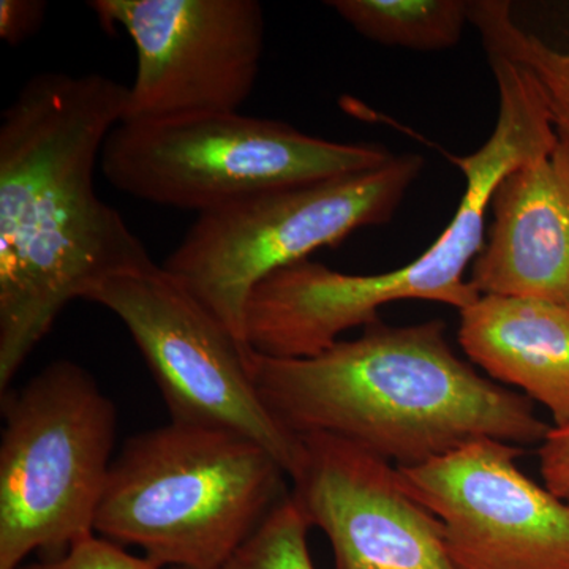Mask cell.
Wrapping results in <instances>:
<instances>
[{
  "instance_id": "1",
  "label": "cell",
  "mask_w": 569,
  "mask_h": 569,
  "mask_svg": "<svg viewBox=\"0 0 569 569\" xmlns=\"http://www.w3.org/2000/svg\"><path fill=\"white\" fill-rule=\"evenodd\" d=\"M129 86L100 73L43 71L0 118V391L70 302L153 263L96 190L104 142L126 119Z\"/></svg>"
},
{
  "instance_id": "2",
  "label": "cell",
  "mask_w": 569,
  "mask_h": 569,
  "mask_svg": "<svg viewBox=\"0 0 569 569\" xmlns=\"http://www.w3.org/2000/svg\"><path fill=\"white\" fill-rule=\"evenodd\" d=\"M250 367L261 402L287 432L339 437L400 470L477 440L539 447L552 429L529 397L460 359L441 320H378L312 358L252 351Z\"/></svg>"
},
{
  "instance_id": "3",
  "label": "cell",
  "mask_w": 569,
  "mask_h": 569,
  "mask_svg": "<svg viewBox=\"0 0 569 569\" xmlns=\"http://www.w3.org/2000/svg\"><path fill=\"white\" fill-rule=\"evenodd\" d=\"M288 481L249 437L170 421L122 445L93 533L159 568L219 569L290 496Z\"/></svg>"
},
{
  "instance_id": "4",
  "label": "cell",
  "mask_w": 569,
  "mask_h": 569,
  "mask_svg": "<svg viewBox=\"0 0 569 569\" xmlns=\"http://www.w3.org/2000/svg\"><path fill=\"white\" fill-rule=\"evenodd\" d=\"M0 569L58 557L91 537L114 460L118 411L73 361L2 392Z\"/></svg>"
},
{
  "instance_id": "5",
  "label": "cell",
  "mask_w": 569,
  "mask_h": 569,
  "mask_svg": "<svg viewBox=\"0 0 569 569\" xmlns=\"http://www.w3.org/2000/svg\"><path fill=\"white\" fill-rule=\"evenodd\" d=\"M422 168L421 156L402 153L373 170L250 194L198 213L162 266L249 350L244 317L254 287L362 228L391 222Z\"/></svg>"
},
{
  "instance_id": "6",
  "label": "cell",
  "mask_w": 569,
  "mask_h": 569,
  "mask_svg": "<svg viewBox=\"0 0 569 569\" xmlns=\"http://www.w3.org/2000/svg\"><path fill=\"white\" fill-rule=\"evenodd\" d=\"M376 142H337L241 112L122 121L104 142L102 173L137 200L203 213L250 194L383 167Z\"/></svg>"
},
{
  "instance_id": "7",
  "label": "cell",
  "mask_w": 569,
  "mask_h": 569,
  "mask_svg": "<svg viewBox=\"0 0 569 569\" xmlns=\"http://www.w3.org/2000/svg\"><path fill=\"white\" fill-rule=\"evenodd\" d=\"M82 301L104 307L126 326L171 421L249 437L282 463L288 477L293 475L301 438L287 432L261 402L252 351L163 266L107 277Z\"/></svg>"
},
{
  "instance_id": "8",
  "label": "cell",
  "mask_w": 569,
  "mask_h": 569,
  "mask_svg": "<svg viewBox=\"0 0 569 569\" xmlns=\"http://www.w3.org/2000/svg\"><path fill=\"white\" fill-rule=\"evenodd\" d=\"M107 31L122 29L137 51L123 121H167L239 112L264 54L257 0H92Z\"/></svg>"
},
{
  "instance_id": "9",
  "label": "cell",
  "mask_w": 569,
  "mask_h": 569,
  "mask_svg": "<svg viewBox=\"0 0 569 569\" xmlns=\"http://www.w3.org/2000/svg\"><path fill=\"white\" fill-rule=\"evenodd\" d=\"M482 246V223L459 212L425 253L395 271L346 274L310 258L279 269L247 302V348L264 358H312L399 301H432L462 312L481 296L466 274Z\"/></svg>"
},
{
  "instance_id": "10",
  "label": "cell",
  "mask_w": 569,
  "mask_h": 569,
  "mask_svg": "<svg viewBox=\"0 0 569 569\" xmlns=\"http://www.w3.org/2000/svg\"><path fill=\"white\" fill-rule=\"evenodd\" d=\"M523 448L477 440L402 468L443 526L459 569H569V505L519 468Z\"/></svg>"
},
{
  "instance_id": "11",
  "label": "cell",
  "mask_w": 569,
  "mask_h": 569,
  "mask_svg": "<svg viewBox=\"0 0 569 569\" xmlns=\"http://www.w3.org/2000/svg\"><path fill=\"white\" fill-rule=\"evenodd\" d=\"M299 438L291 497L328 538L335 569H459L443 526L399 468L339 437Z\"/></svg>"
},
{
  "instance_id": "12",
  "label": "cell",
  "mask_w": 569,
  "mask_h": 569,
  "mask_svg": "<svg viewBox=\"0 0 569 569\" xmlns=\"http://www.w3.org/2000/svg\"><path fill=\"white\" fill-rule=\"evenodd\" d=\"M490 209L468 277L478 293L569 307V137L498 183Z\"/></svg>"
},
{
  "instance_id": "13",
  "label": "cell",
  "mask_w": 569,
  "mask_h": 569,
  "mask_svg": "<svg viewBox=\"0 0 569 569\" xmlns=\"http://www.w3.org/2000/svg\"><path fill=\"white\" fill-rule=\"evenodd\" d=\"M459 343L493 381L522 389L569 427V307L481 295L460 312Z\"/></svg>"
},
{
  "instance_id": "14",
  "label": "cell",
  "mask_w": 569,
  "mask_h": 569,
  "mask_svg": "<svg viewBox=\"0 0 569 569\" xmlns=\"http://www.w3.org/2000/svg\"><path fill=\"white\" fill-rule=\"evenodd\" d=\"M326 6L367 40L411 51L449 50L470 22V2L462 0H331Z\"/></svg>"
},
{
  "instance_id": "15",
  "label": "cell",
  "mask_w": 569,
  "mask_h": 569,
  "mask_svg": "<svg viewBox=\"0 0 569 569\" xmlns=\"http://www.w3.org/2000/svg\"><path fill=\"white\" fill-rule=\"evenodd\" d=\"M470 22L481 33L486 50L500 52L530 71L545 96L557 130L569 137V48L550 47L520 28L509 3L500 0L475 3Z\"/></svg>"
},
{
  "instance_id": "16",
  "label": "cell",
  "mask_w": 569,
  "mask_h": 569,
  "mask_svg": "<svg viewBox=\"0 0 569 569\" xmlns=\"http://www.w3.org/2000/svg\"><path fill=\"white\" fill-rule=\"evenodd\" d=\"M309 520L290 496L219 569H316L310 556Z\"/></svg>"
},
{
  "instance_id": "17",
  "label": "cell",
  "mask_w": 569,
  "mask_h": 569,
  "mask_svg": "<svg viewBox=\"0 0 569 569\" xmlns=\"http://www.w3.org/2000/svg\"><path fill=\"white\" fill-rule=\"evenodd\" d=\"M20 569H162L142 556L91 535L58 557L26 561Z\"/></svg>"
},
{
  "instance_id": "18",
  "label": "cell",
  "mask_w": 569,
  "mask_h": 569,
  "mask_svg": "<svg viewBox=\"0 0 569 569\" xmlns=\"http://www.w3.org/2000/svg\"><path fill=\"white\" fill-rule=\"evenodd\" d=\"M538 451L539 471L546 488L569 505V427H552Z\"/></svg>"
},
{
  "instance_id": "19",
  "label": "cell",
  "mask_w": 569,
  "mask_h": 569,
  "mask_svg": "<svg viewBox=\"0 0 569 569\" xmlns=\"http://www.w3.org/2000/svg\"><path fill=\"white\" fill-rule=\"evenodd\" d=\"M41 0H0V39L18 47L40 31L47 17Z\"/></svg>"
},
{
  "instance_id": "20",
  "label": "cell",
  "mask_w": 569,
  "mask_h": 569,
  "mask_svg": "<svg viewBox=\"0 0 569 569\" xmlns=\"http://www.w3.org/2000/svg\"><path fill=\"white\" fill-rule=\"evenodd\" d=\"M176 569V568H174Z\"/></svg>"
}]
</instances>
